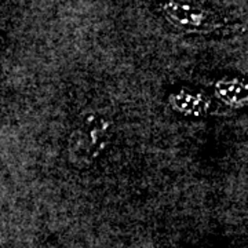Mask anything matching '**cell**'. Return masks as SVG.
Returning <instances> with one entry per match:
<instances>
[{
  "mask_svg": "<svg viewBox=\"0 0 248 248\" xmlns=\"http://www.w3.org/2000/svg\"><path fill=\"white\" fill-rule=\"evenodd\" d=\"M3 45H4V42H3V35H1V31H0V54H1V50H3Z\"/></svg>",
  "mask_w": 248,
  "mask_h": 248,
  "instance_id": "3957f363",
  "label": "cell"
},
{
  "mask_svg": "<svg viewBox=\"0 0 248 248\" xmlns=\"http://www.w3.org/2000/svg\"><path fill=\"white\" fill-rule=\"evenodd\" d=\"M160 11L169 24L186 33L207 35L226 25L221 14L196 0H161Z\"/></svg>",
  "mask_w": 248,
  "mask_h": 248,
  "instance_id": "7a4b0ae2",
  "label": "cell"
},
{
  "mask_svg": "<svg viewBox=\"0 0 248 248\" xmlns=\"http://www.w3.org/2000/svg\"><path fill=\"white\" fill-rule=\"evenodd\" d=\"M113 140V122L101 112H87L79 119L68 140V159L78 169L97 163Z\"/></svg>",
  "mask_w": 248,
  "mask_h": 248,
  "instance_id": "6da1fadb",
  "label": "cell"
}]
</instances>
